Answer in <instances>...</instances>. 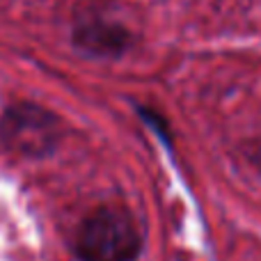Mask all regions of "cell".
I'll return each mask as SVG.
<instances>
[{"label": "cell", "mask_w": 261, "mask_h": 261, "mask_svg": "<svg viewBox=\"0 0 261 261\" xmlns=\"http://www.w3.org/2000/svg\"><path fill=\"white\" fill-rule=\"evenodd\" d=\"M73 248L78 261H135L142 236L130 213L103 206L81 222Z\"/></svg>", "instance_id": "obj_1"}, {"label": "cell", "mask_w": 261, "mask_h": 261, "mask_svg": "<svg viewBox=\"0 0 261 261\" xmlns=\"http://www.w3.org/2000/svg\"><path fill=\"white\" fill-rule=\"evenodd\" d=\"M5 138L23 151H44V142L53 144V117L37 108H16L5 117Z\"/></svg>", "instance_id": "obj_2"}, {"label": "cell", "mask_w": 261, "mask_h": 261, "mask_svg": "<svg viewBox=\"0 0 261 261\" xmlns=\"http://www.w3.org/2000/svg\"><path fill=\"white\" fill-rule=\"evenodd\" d=\"M73 44L90 55H117L126 46V32L117 25H103V23H87L78 28L73 35Z\"/></svg>", "instance_id": "obj_3"}]
</instances>
